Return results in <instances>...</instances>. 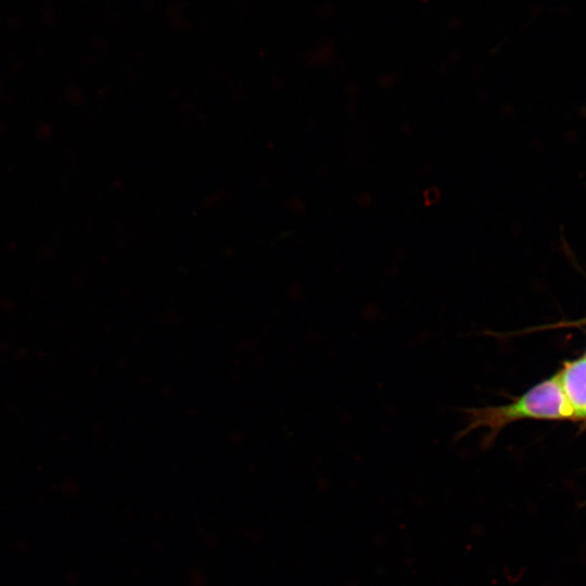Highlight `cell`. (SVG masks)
<instances>
[{"mask_svg":"<svg viewBox=\"0 0 586 586\" xmlns=\"http://www.w3.org/2000/svg\"><path fill=\"white\" fill-rule=\"evenodd\" d=\"M461 412L463 426L456 434V440L483 431L481 447L484 449L492 447L499 433L517 421L574 419L557 375L534 385L509 403L468 407Z\"/></svg>","mask_w":586,"mask_h":586,"instance_id":"cell-1","label":"cell"},{"mask_svg":"<svg viewBox=\"0 0 586 586\" xmlns=\"http://www.w3.org/2000/svg\"><path fill=\"white\" fill-rule=\"evenodd\" d=\"M557 378L574 419L586 420V356L566 362Z\"/></svg>","mask_w":586,"mask_h":586,"instance_id":"cell-2","label":"cell"},{"mask_svg":"<svg viewBox=\"0 0 586 586\" xmlns=\"http://www.w3.org/2000/svg\"><path fill=\"white\" fill-rule=\"evenodd\" d=\"M585 356H586V354H585Z\"/></svg>","mask_w":586,"mask_h":586,"instance_id":"cell-3","label":"cell"}]
</instances>
